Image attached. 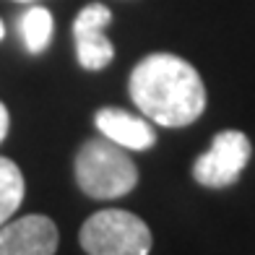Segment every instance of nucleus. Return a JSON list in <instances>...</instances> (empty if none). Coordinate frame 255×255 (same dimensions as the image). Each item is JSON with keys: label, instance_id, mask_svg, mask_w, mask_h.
<instances>
[{"label": "nucleus", "instance_id": "9", "mask_svg": "<svg viewBox=\"0 0 255 255\" xmlns=\"http://www.w3.org/2000/svg\"><path fill=\"white\" fill-rule=\"evenodd\" d=\"M18 29H21V37H24V44L29 52H42L44 47L50 44L52 39V29H55V21L52 13L42 5H34L29 8L18 21Z\"/></svg>", "mask_w": 255, "mask_h": 255}, {"label": "nucleus", "instance_id": "1", "mask_svg": "<svg viewBox=\"0 0 255 255\" xmlns=\"http://www.w3.org/2000/svg\"><path fill=\"white\" fill-rule=\"evenodd\" d=\"M130 99L148 120L164 128H185L203 115L206 86L188 60L154 52L133 68Z\"/></svg>", "mask_w": 255, "mask_h": 255}, {"label": "nucleus", "instance_id": "7", "mask_svg": "<svg viewBox=\"0 0 255 255\" xmlns=\"http://www.w3.org/2000/svg\"><path fill=\"white\" fill-rule=\"evenodd\" d=\"M99 133L107 138V141L118 143L123 148H133V151H146L156 143V133L154 128L148 125L143 118H135V115L118 110V107H104L97 112L94 118Z\"/></svg>", "mask_w": 255, "mask_h": 255}, {"label": "nucleus", "instance_id": "10", "mask_svg": "<svg viewBox=\"0 0 255 255\" xmlns=\"http://www.w3.org/2000/svg\"><path fill=\"white\" fill-rule=\"evenodd\" d=\"M8 128H10V115H8V107L0 102V143H3V138L8 135Z\"/></svg>", "mask_w": 255, "mask_h": 255}, {"label": "nucleus", "instance_id": "3", "mask_svg": "<svg viewBox=\"0 0 255 255\" xmlns=\"http://www.w3.org/2000/svg\"><path fill=\"white\" fill-rule=\"evenodd\" d=\"M78 240L89 255H148L154 242L143 219L120 208L91 214L81 227Z\"/></svg>", "mask_w": 255, "mask_h": 255}, {"label": "nucleus", "instance_id": "12", "mask_svg": "<svg viewBox=\"0 0 255 255\" xmlns=\"http://www.w3.org/2000/svg\"><path fill=\"white\" fill-rule=\"evenodd\" d=\"M18 3H34V0H18Z\"/></svg>", "mask_w": 255, "mask_h": 255}, {"label": "nucleus", "instance_id": "8", "mask_svg": "<svg viewBox=\"0 0 255 255\" xmlns=\"http://www.w3.org/2000/svg\"><path fill=\"white\" fill-rule=\"evenodd\" d=\"M21 201H24V175L16 161L0 156V227L18 211Z\"/></svg>", "mask_w": 255, "mask_h": 255}, {"label": "nucleus", "instance_id": "6", "mask_svg": "<svg viewBox=\"0 0 255 255\" xmlns=\"http://www.w3.org/2000/svg\"><path fill=\"white\" fill-rule=\"evenodd\" d=\"M57 227L50 216L29 214L0 227V255H55Z\"/></svg>", "mask_w": 255, "mask_h": 255}, {"label": "nucleus", "instance_id": "4", "mask_svg": "<svg viewBox=\"0 0 255 255\" xmlns=\"http://www.w3.org/2000/svg\"><path fill=\"white\" fill-rule=\"evenodd\" d=\"M253 154L250 138L240 130H222L211 141V148L193 164V177L203 188H229L248 167Z\"/></svg>", "mask_w": 255, "mask_h": 255}, {"label": "nucleus", "instance_id": "5", "mask_svg": "<svg viewBox=\"0 0 255 255\" xmlns=\"http://www.w3.org/2000/svg\"><path fill=\"white\" fill-rule=\"evenodd\" d=\"M112 24V10L102 3L86 5L73 21V39H76V57L86 71H102L112 63L115 47L107 39V29Z\"/></svg>", "mask_w": 255, "mask_h": 255}, {"label": "nucleus", "instance_id": "11", "mask_svg": "<svg viewBox=\"0 0 255 255\" xmlns=\"http://www.w3.org/2000/svg\"><path fill=\"white\" fill-rule=\"evenodd\" d=\"M3 34H5V26H3V21H0V39H3Z\"/></svg>", "mask_w": 255, "mask_h": 255}, {"label": "nucleus", "instance_id": "2", "mask_svg": "<svg viewBox=\"0 0 255 255\" xmlns=\"http://www.w3.org/2000/svg\"><path fill=\"white\" fill-rule=\"evenodd\" d=\"M76 182L91 198H120L138 185V167L123 146L91 138L76 154Z\"/></svg>", "mask_w": 255, "mask_h": 255}]
</instances>
